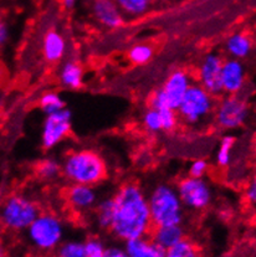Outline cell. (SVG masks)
I'll return each instance as SVG.
<instances>
[{
  "label": "cell",
  "mask_w": 256,
  "mask_h": 257,
  "mask_svg": "<svg viewBox=\"0 0 256 257\" xmlns=\"http://www.w3.org/2000/svg\"><path fill=\"white\" fill-rule=\"evenodd\" d=\"M113 217L109 231L118 240L146 237L152 230L148 199L142 188L128 183L113 196Z\"/></svg>",
  "instance_id": "1"
},
{
  "label": "cell",
  "mask_w": 256,
  "mask_h": 257,
  "mask_svg": "<svg viewBox=\"0 0 256 257\" xmlns=\"http://www.w3.org/2000/svg\"><path fill=\"white\" fill-rule=\"evenodd\" d=\"M61 173L72 184L95 187L106 177V164L102 157L91 149L72 151L65 157Z\"/></svg>",
  "instance_id": "2"
},
{
  "label": "cell",
  "mask_w": 256,
  "mask_h": 257,
  "mask_svg": "<svg viewBox=\"0 0 256 257\" xmlns=\"http://www.w3.org/2000/svg\"><path fill=\"white\" fill-rule=\"evenodd\" d=\"M147 199L151 220L154 227L182 225L184 206L176 188L168 184H159L153 189Z\"/></svg>",
  "instance_id": "3"
},
{
  "label": "cell",
  "mask_w": 256,
  "mask_h": 257,
  "mask_svg": "<svg viewBox=\"0 0 256 257\" xmlns=\"http://www.w3.org/2000/svg\"><path fill=\"white\" fill-rule=\"evenodd\" d=\"M29 241L39 251L50 252L64 241L65 226L60 217L54 214H39L26 229Z\"/></svg>",
  "instance_id": "4"
},
{
  "label": "cell",
  "mask_w": 256,
  "mask_h": 257,
  "mask_svg": "<svg viewBox=\"0 0 256 257\" xmlns=\"http://www.w3.org/2000/svg\"><path fill=\"white\" fill-rule=\"evenodd\" d=\"M39 214L38 205L31 199L14 195L3 204L0 209V222L12 231H26Z\"/></svg>",
  "instance_id": "5"
},
{
  "label": "cell",
  "mask_w": 256,
  "mask_h": 257,
  "mask_svg": "<svg viewBox=\"0 0 256 257\" xmlns=\"http://www.w3.org/2000/svg\"><path fill=\"white\" fill-rule=\"evenodd\" d=\"M214 109V96L204 90L199 83H192L183 96L177 114L190 124L199 123L208 117Z\"/></svg>",
  "instance_id": "6"
},
{
  "label": "cell",
  "mask_w": 256,
  "mask_h": 257,
  "mask_svg": "<svg viewBox=\"0 0 256 257\" xmlns=\"http://www.w3.org/2000/svg\"><path fill=\"white\" fill-rule=\"evenodd\" d=\"M250 106L241 94H229L216 109V122L223 130L231 131L241 127L249 118Z\"/></svg>",
  "instance_id": "7"
},
{
  "label": "cell",
  "mask_w": 256,
  "mask_h": 257,
  "mask_svg": "<svg viewBox=\"0 0 256 257\" xmlns=\"http://www.w3.org/2000/svg\"><path fill=\"white\" fill-rule=\"evenodd\" d=\"M177 193L183 206L192 210H203L213 200L211 188L203 178H184L179 182Z\"/></svg>",
  "instance_id": "8"
},
{
  "label": "cell",
  "mask_w": 256,
  "mask_h": 257,
  "mask_svg": "<svg viewBox=\"0 0 256 257\" xmlns=\"http://www.w3.org/2000/svg\"><path fill=\"white\" fill-rule=\"evenodd\" d=\"M72 114L66 107L61 111L48 114L41 128V144L45 149L59 146L71 132Z\"/></svg>",
  "instance_id": "9"
},
{
  "label": "cell",
  "mask_w": 256,
  "mask_h": 257,
  "mask_svg": "<svg viewBox=\"0 0 256 257\" xmlns=\"http://www.w3.org/2000/svg\"><path fill=\"white\" fill-rule=\"evenodd\" d=\"M221 66H223V59L220 55L209 54L202 60L198 69V82L211 96L223 93Z\"/></svg>",
  "instance_id": "10"
},
{
  "label": "cell",
  "mask_w": 256,
  "mask_h": 257,
  "mask_svg": "<svg viewBox=\"0 0 256 257\" xmlns=\"http://www.w3.org/2000/svg\"><path fill=\"white\" fill-rule=\"evenodd\" d=\"M192 83L193 78L187 71L176 70L171 72V75L167 77L163 87H161L167 106L172 109H177L183 96L192 86Z\"/></svg>",
  "instance_id": "11"
},
{
  "label": "cell",
  "mask_w": 256,
  "mask_h": 257,
  "mask_svg": "<svg viewBox=\"0 0 256 257\" xmlns=\"http://www.w3.org/2000/svg\"><path fill=\"white\" fill-rule=\"evenodd\" d=\"M246 82V71L241 60H223L221 66V87L223 92L228 94H239L242 92Z\"/></svg>",
  "instance_id": "12"
},
{
  "label": "cell",
  "mask_w": 256,
  "mask_h": 257,
  "mask_svg": "<svg viewBox=\"0 0 256 257\" xmlns=\"http://www.w3.org/2000/svg\"><path fill=\"white\" fill-rule=\"evenodd\" d=\"M92 14L101 25L116 29L123 24V13L113 0H93Z\"/></svg>",
  "instance_id": "13"
},
{
  "label": "cell",
  "mask_w": 256,
  "mask_h": 257,
  "mask_svg": "<svg viewBox=\"0 0 256 257\" xmlns=\"http://www.w3.org/2000/svg\"><path fill=\"white\" fill-rule=\"evenodd\" d=\"M69 203L78 211H86L93 209L97 204V193L91 185L72 184L67 193Z\"/></svg>",
  "instance_id": "14"
},
{
  "label": "cell",
  "mask_w": 256,
  "mask_h": 257,
  "mask_svg": "<svg viewBox=\"0 0 256 257\" xmlns=\"http://www.w3.org/2000/svg\"><path fill=\"white\" fill-rule=\"evenodd\" d=\"M124 251L128 257H164L166 250L157 245L153 240L146 237L135 238L124 242Z\"/></svg>",
  "instance_id": "15"
},
{
  "label": "cell",
  "mask_w": 256,
  "mask_h": 257,
  "mask_svg": "<svg viewBox=\"0 0 256 257\" xmlns=\"http://www.w3.org/2000/svg\"><path fill=\"white\" fill-rule=\"evenodd\" d=\"M66 49V40L57 31H49L44 38L43 54L49 62H57L64 59Z\"/></svg>",
  "instance_id": "16"
},
{
  "label": "cell",
  "mask_w": 256,
  "mask_h": 257,
  "mask_svg": "<svg viewBox=\"0 0 256 257\" xmlns=\"http://www.w3.org/2000/svg\"><path fill=\"white\" fill-rule=\"evenodd\" d=\"M183 238H184V230L182 225L156 226L152 235V240L164 250L171 248Z\"/></svg>",
  "instance_id": "17"
},
{
  "label": "cell",
  "mask_w": 256,
  "mask_h": 257,
  "mask_svg": "<svg viewBox=\"0 0 256 257\" xmlns=\"http://www.w3.org/2000/svg\"><path fill=\"white\" fill-rule=\"evenodd\" d=\"M225 50L230 59L244 60L251 54L252 41L246 34L235 33L226 40Z\"/></svg>",
  "instance_id": "18"
},
{
  "label": "cell",
  "mask_w": 256,
  "mask_h": 257,
  "mask_svg": "<svg viewBox=\"0 0 256 257\" xmlns=\"http://www.w3.org/2000/svg\"><path fill=\"white\" fill-rule=\"evenodd\" d=\"M60 82L65 88L78 90L83 85V70L75 60L65 62L60 70Z\"/></svg>",
  "instance_id": "19"
},
{
  "label": "cell",
  "mask_w": 256,
  "mask_h": 257,
  "mask_svg": "<svg viewBox=\"0 0 256 257\" xmlns=\"http://www.w3.org/2000/svg\"><path fill=\"white\" fill-rule=\"evenodd\" d=\"M164 257H202L199 247L190 240L183 238L178 243L166 250Z\"/></svg>",
  "instance_id": "20"
},
{
  "label": "cell",
  "mask_w": 256,
  "mask_h": 257,
  "mask_svg": "<svg viewBox=\"0 0 256 257\" xmlns=\"http://www.w3.org/2000/svg\"><path fill=\"white\" fill-rule=\"evenodd\" d=\"M113 217V199H104L96 206V221L103 230H109Z\"/></svg>",
  "instance_id": "21"
},
{
  "label": "cell",
  "mask_w": 256,
  "mask_h": 257,
  "mask_svg": "<svg viewBox=\"0 0 256 257\" xmlns=\"http://www.w3.org/2000/svg\"><path fill=\"white\" fill-rule=\"evenodd\" d=\"M113 2L123 14L140 17L150 9L152 0H113Z\"/></svg>",
  "instance_id": "22"
},
{
  "label": "cell",
  "mask_w": 256,
  "mask_h": 257,
  "mask_svg": "<svg viewBox=\"0 0 256 257\" xmlns=\"http://www.w3.org/2000/svg\"><path fill=\"white\" fill-rule=\"evenodd\" d=\"M40 108L44 113L48 114L55 113L65 108V102L62 97L56 92H45L40 98Z\"/></svg>",
  "instance_id": "23"
},
{
  "label": "cell",
  "mask_w": 256,
  "mask_h": 257,
  "mask_svg": "<svg viewBox=\"0 0 256 257\" xmlns=\"http://www.w3.org/2000/svg\"><path fill=\"white\" fill-rule=\"evenodd\" d=\"M56 250V257H86L85 242L77 240L62 241Z\"/></svg>",
  "instance_id": "24"
},
{
  "label": "cell",
  "mask_w": 256,
  "mask_h": 257,
  "mask_svg": "<svg viewBox=\"0 0 256 257\" xmlns=\"http://www.w3.org/2000/svg\"><path fill=\"white\" fill-rule=\"evenodd\" d=\"M38 174L44 180H54L61 174V164L54 158L43 159L38 165Z\"/></svg>",
  "instance_id": "25"
},
{
  "label": "cell",
  "mask_w": 256,
  "mask_h": 257,
  "mask_svg": "<svg viewBox=\"0 0 256 257\" xmlns=\"http://www.w3.org/2000/svg\"><path fill=\"white\" fill-rule=\"evenodd\" d=\"M153 56V50L146 44H137L128 51V59L135 65H146Z\"/></svg>",
  "instance_id": "26"
},
{
  "label": "cell",
  "mask_w": 256,
  "mask_h": 257,
  "mask_svg": "<svg viewBox=\"0 0 256 257\" xmlns=\"http://www.w3.org/2000/svg\"><path fill=\"white\" fill-rule=\"evenodd\" d=\"M235 138L232 136H224L219 143L218 152H216V163L220 167H226L230 163L231 152L234 148Z\"/></svg>",
  "instance_id": "27"
},
{
  "label": "cell",
  "mask_w": 256,
  "mask_h": 257,
  "mask_svg": "<svg viewBox=\"0 0 256 257\" xmlns=\"http://www.w3.org/2000/svg\"><path fill=\"white\" fill-rule=\"evenodd\" d=\"M143 124L146 130L152 133H158L162 131V119L159 111L156 108H148L143 116Z\"/></svg>",
  "instance_id": "28"
},
{
  "label": "cell",
  "mask_w": 256,
  "mask_h": 257,
  "mask_svg": "<svg viewBox=\"0 0 256 257\" xmlns=\"http://www.w3.org/2000/svg\"><path fill=\"white\" fill-rule=\"evenodd\" d=\"M107 247L100 238H88L85 242L86 257H104Z\"/></svg>",
  "instance_id": "29"
},
{
  "label": "cell",
  "mask_w": 256,
  "mask_h": 257,
  "mask_svg": "<svg viewBox=\"0 0 256 257\" xmlns=\"http://www.w3.org/2000/svg\"><path fill=\"white\" fill-rule=\"evenodd\" d=\"M158 111L162 119V131H166V132L173 131L178 123V114H177L176 109L162 108Z\"/></svg>",
  "instance_id": "30"
},
{
  "label": "cell",
  "mask_w": 256,
  "mask_h": 257,
  "mask_svg": "<svg viewBox=\"0 0 256 257\" xmlns=\"http://www.w3.org/2000/svg\"><path fill=\"white\" fill-rule=\"evenodd\" d=\"M208 172V163L204 159H195L189 165V177L192 178H204Z\"/></svg>",
  "instance_id": "31"
},
{
  "label": "cell",
  "mask_w": 256,
  "mask_h": 257,
  "mask_svg": "<svg viewBox=\"0 0 256 257\" xmlns=\"http://www.w3.org/2000/svg\"><path fill=\"white\" fill-rule=\"evenodd\" d=\"M104 257H128V255L121 246H111V247H107Z\"/></svg>",
  "instance_id": "32"
},
{
  "label": "cell",
  "mask_w": 256,
  "mask_h": 257,
  "mask_svg": "<svg viewBox=\"0 0 256 257\" xmlns=\"http://www.w3.org/2000/svg\"><path fill=\"white\" fill-rule=\"evenodd\" d=\"M245 198L249 203L254 204L256 201V184L255 182H252L249 187L246 188V191H245Z\"/></svg>",
  "instance_id": "33"
},
{
  "label": "cell",
  "mask_w": 256,
  "mask_h": 257,
  "mask_svg": "<svg viewBox=\"0 0 256 257\" xmlns=\"http://www.w3.org/2000/svg\"><path fill=\"white\" fill-rule=\"evenodd\" d=\"M9 40V29L4 23L0 22V46Z\"/></svg>",
  "instance_id": "34"
},
{
  "label": "cell",
  "mask_w": 256,
  "mask_h": 257,
  "mask_svg": "<svg viewBox=\"0 0 256 257\" xmlns=\"http://www.w3.org/2000/svg\"><path fill=\"white\" fill-rule=\"evenodd\" d=\"M75 3H76V0H64V4H65V7L66 8H72L75 5Z\"/></svg>",
  "instance_id": "35"
},
{
  "label": "cell",
  "mask_w": 256,
  "mask_h": 257,
  "mask_svg": "<svg viewBox=\"0 0 256 257\" xmlns=\"http://www.w3.org/2000/svg\"><path fill=\"white\" fill-rule=\"evenodd\" d=\"M2 229H3V225H2V222H0V235H2Z\"/></svg>",
  "instance_id": "36"
}]
</instances>
